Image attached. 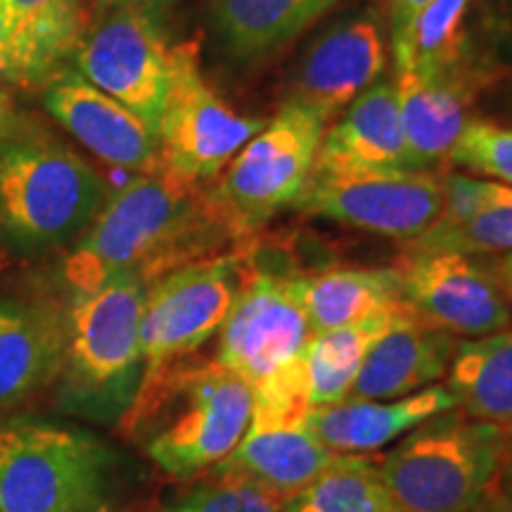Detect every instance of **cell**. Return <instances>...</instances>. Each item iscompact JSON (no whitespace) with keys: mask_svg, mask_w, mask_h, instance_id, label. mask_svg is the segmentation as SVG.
<instances>
[{"mask_svg":"<svg viewBox=\"0 0 512 512\" xmlns=\"http://www.w3.org/2000/svg\"><path fill=\"white\" fill-rule=\"evenodd\" d=\"M252 242L228 219L207 183L159 166L107 197L69 249L62 285L67 294L91 292L124 271H136L152 285L174 268L238 252Z\"/></svg>","mask_w":512,"mask_h":512,"instance_id":"obj_1","label":"cell"},{"mask_svg":"<svg viewBox=\"0 0 512 512\" xmlns=\"http://www.w3.org/2000/svg\"><path fill=\"white\" fill-rule=\"evenodd\" d=\"M252 411V384L216 358L192 356L143 377L117 427L166 475L195 479L238 448Z\"/></svg>","mask_w":512,"mask_h":512,"instance_id":"obj_2","label":"cell"},{"mask_svg":"<svg viewBox=\"0 0 512 512\" xmlns=\"http://www.w3.org/2000/svg\"><path fill=\"white\" fill-rule=\"evenodd\" d=\"M150 283L136 271L112 275L64 299V349L55 377L57 408L119 425L143 380L140 318Z\"/></svg>","mask_w":512,"mask_h":512,"instance_id":"obj_3","label":"cell"},{"mask_svg":"<svg viewBox=\"0 0 512 512\" xmlns=\"http://www.w3.org/2000/svg\"><path fill=\"white\" fill-rule=\"evenodd\" d=\"M510 439L453 408L420 422L377 467L403 512H496Z\"/></svg>","mask_w":512,"mask_h":512,"instance_id":"obj_4","label":"cell"},{"mask_svg":"<svg viewBox=\"0 0 512 512\" xmlns=\"http://www.w3.org/2000/svg\"><path fill=\"white\" fill-rule=\"evenodd\" d=\"M107 197L98 171L41 124L0 145V238L17 252L76 242Z\"/></svg>","mask_w":512,"mask_h":512,"instance_id":"obj_5","label":"cell"},{"mask_svg":"<svg viewBox=\"0 0 512 512\" xmlns=\"http://www.w3.org/2000/svg\"><path fill=\"white\" fill-rule=\"evenodd\" d=\"M119 460L105 441L48 422L0 427V512H114Z\"/></svg>","mask_w":512,"mask_h":512,"instance_id":"obj_6","label":"cell"},{"mask_svg":"<svg viewBox=\"0 0 512 512\" xmlns=\"http://www.w3.org/2000/svg\"><path fill=\"white\" fill-rule=\"evenodd\" d=\"M254 242L238 252L174 268L147 287L140 318L143 377L200 356L219 335L230 306L252 271Z\"/></svg>","mask_w":512,"mask_h":512,"instance_id":"obj_7","label":"cell"},{"mask_svg":"<svg viewBox=\"0 0 512 512\" xmlns=\"http://www.w3.org/2000/svg\"><path fill=\"white\" fill-rule=\"evenodd\" d=\"M325 121L299 102L287 100L233 157L211 195L245 238H254L278 211L292 207L309 181Z\"/></svg>","mask_w":512,"mask_h":512,"instance_id":"obj_8","label":"cell"},{"mask_svg":"<svg viewBox=\"0 0 512 512\" xmlns=\"http://www.w3.org/2000/svg\"><path fill=\"white\" fill-rule=\"evenodd\" d=\"M292 207L306 216L411 242L444 214V178L427 169L311 174Z\"/></svg>","mask_w":512,"mask_h":512,"instance_id":"obj_9","label":"cell"},{"mask_svg":"<svg viewBox=\"0 0 512 512\" xmlns=\"http://www.w3.org/2000/svg\"><path fill=\"white\" fill-rule=\"evenodd\" d=\"M102 12L105 15L83 31L72 69L128 107L159 138V121L174 76V46L166 41L152 12L138 8Z\"/></svg>","mask_w":512,"mask_h":512,"instance_id":"obj_10","label":"cell"},{"mask_svg":"<svg viewBox=\"0 0 512 512\" xmlns=\"http://www.w3.org/2000/svg\"><path fill=\"white\" fill-rule=\"evenodd\" d=\"M268 124L240 117L219 98L200 69L195 43L174 46V76L159 121V157L164 169L209 183Z\"/></svg>","mask_w":512,"mask_h":512,"instance_id":"obj_11","label":"cell"},{"mask_svg":"<svg viewBox=\"0 0 512 512\" xmlns=\"http://www.w3.org/2000/svg\"><path fill=\"white\" fill-rule=\"evenodd\" d=\"M290 273L256 264L252 247V271L219 330L216 361L252 389L302 356L313 335Z\"/></svg>","mask_w":512,"mask_h":512,"instance_id":"obj_12","label":"cell"},{"mask_svg":"<svg viewBox=\"0 0 512 512\" xmlns=\"http://www.w3.org/2000/svg\"><path fill=\"white\" fill-rule=\"evenodd\" d=\"M396 271L401 304L434 328L463 339L512 328V309L489 256L403 249Z\"/></svg>","mask_w":512,"mask_h":512,"instance_id":"obj_13","label":"cell"},{"mask_svg":"<svg viewBox=\"0 0 512 512\" xmlns=\"http://www.w3.org/2000/svg\"><path fill=\"white\" fill-rule=\"evenodd\" d=\"M86 27V0H0V81L41 93L72 67Z\"/></svg>","mask_w":512,"mask_h":512,"instance_id":"obj_14","label":"cell"},{"mask_svg":"<svg viewBox=\"0 0 512 512\" xmlns=\"http://www.w3.org/2000/svg\"><path fill=\"white\" fill-rule=\"evenodd\" d=\"M41 98L50 117L102 162L138 174L162 166L157 133L76 69H64L43 88Z\"/></svg>","mask_w":512,"mask_h":512,"instance_id":"obj_15","label":"cell"},{"mask_svg":"<svg viewBox=\"0 0 512 512\" xmlns=\"http://www.w3.org/2000/svg\"><path fill=\"white\" fill-rule=\"evenodd\" d=\"M384 67L387 50L380 24L366 15L349 19L313 43L290 100L330 121L366 93Z\"/></svg>","mask_w":512,"mask_h":512,"instance_id":"obj_16","label":"cell"},{"mask_svg":"<svg viewBox=\"0 0 512 512\" xmlns=\"http://www.w3.org/2000/svg\"><path fill=\"white\" fill-rule=\"evenodd\" d=\"M458 337L434 328L403 306L363 358L347 401H394L446 377Z\"/></svg>","mask_w":512,"mask_h":512,"instance_id":"obj_17","label":"cell"},{"mask_svg":"<svg viewBox=\"0 0 512 512\" xmlns=\"http://www.w3.org/2000/svg\"><path fill=\"white\" fill-rule=\"evenodd\" d=\"M415 169L403 138L394 83L370 86L323 136L311 174Z\"/></svg>","mask_w":512,"mask_h":512,"instance_id":"obj_18","label":"cell"},{"mask_svg":"<svg viewBox=\"0 0 512 512\" xmlns=\"http://www.w3.org/2000/svg\"><path fill=\"white\" fill-rule=\"evenodd\" d=\"M64 349V302H0V408L55 382Z\"/></svg>","mask_w":512,"mask_h":512,"instance_id":"obj_19","label":"cell"},{"mask_svg":"<svg viewBox=\"0 0 512 512\" xmlns=\"http://www.w3.org/2000/svg\"><path fill=\"white\" fill-rule=\"evenodd\" d=\"M456 399L444 384L394 401H342L316 408L306 427L339 456H368L399 441L432 415L453 411Z\"/></svg>","mask_w":512,"mask_h":512,"instance_id":"obj_20","label":"cell"},{"mask_svg":"<svg viewBox=\"0 0 512 512\" xmlns=\"http://www.w3.org/2000/svg\"><path fill=\"white\" fill-rule=\"evenodd\" d=\"M446 207L453 221H437L403 249L475 256L512 252V185L453 176L446 188Z\"/></svg>","mask_w":512,"mask_h":512,"instance_id":"obj_21","label":"cell"},{"mask_svg":"<svg viewBox=\"0 0 512 512\" xmlns=\"http://www.w3.org/2000/svg\"><path fill=\"white\" fill-rule=\"evenodd\" d=\"M396 100L403 138L415 169H425L451 155L470 110V88L453 72L422 74L396 67Z\"/></svg>","mask_w":512,"mask_h":512,"instance_id":"obj_22","label":"cell"},{"mask_svg":"<svg viewBox=\"0 0 512 512\" xmlns=\"http://www.w3.org/2000/svg\"><path fill=\"white\" fill-rule=\"evenodd\" d=\"M337 456L309 427L249 425L238 448L211 470L247 479L287 501L323 475Z\"/></svg>","mask_w":512,"mask_h":512,"instance_id":"obj_23","label":"cell"},{"mask_svg":"<svg viewBox=\"0 0 512 512\" xmlns=\"http://www.w3.org/2000/svg\"><path fill=\"white\" fill-rule=\"evenodd\" d=\"M292 290L313 332L344 328L401 304L399 271L394 268H325L290 273Z\"/></svg>","mask_w":512,"mask_h":512,"instance_id":"obj_24","label":"cell"},{"mask_svg":"<svg viewBox=\"0 0 512 512\" xmlns=\"http://www.w3.org/2000/svg\"><path fill=\"white\" fill-rule=\"evenodd\" d=\"M444 387L467 418L512 434V330L460 339Z\"/></svg>","mask_w":512,"mask_h":512,"instance_id":"obj_25","label":"cell"},{"mask_svg":"<svg viewBox=\"0 0 512 512\" xmlns=\"http://www.w3.org/2000/svg\"><path fill=\"white\" fill-rule=\"evenodd\" d=\"M339 0H211V22L235 60H254L285 46Z\"/></svg>","mask_w":512,"mask_h":512,"instance_id":"obj_26","label":"cell"},{"mask_svg":"<svg viewBox=\"0 0 512 512\" xmlns=\"http://www.w3.org/2000/svg\"><path fill=\"white\" fill-rule=\"evenodd\" d=\"M401 309L403 304H396L392 309L373 313L344 328L313 332L299 356L306 384H309L313 411L347 401L358 370L363 366V358L377 342V337L389 330Z\"/></svg>","mask_w":512,"mask_h":512,"instance_id":"obj_27","label":"cell"},{"mask_svg":"<svg viewBox=\"0 0 512 512\" xmlns=\"http://www.w3.org/2000/svg\"><path fill=\"white\" fill-rule=\"evenodd\" d=\"M283 512H403L377 460L337 456L323 475L285 501Z\"/></svg>","mask_w":512,"mask_h":512,"instance_id":"obj_28","label":"cell"},{"mask_svg":"<svg viewBox=\"0 0 512 512\" xmlns=\"http://www.w3.org/2000/svg\"><path fill=\"white\" fill-rule=\"evenodd\" d=\"M467 5L470 0H432L394 46L396 67H413L422 74L453 72L465 55Z\"/></svg>","mask_w":512,"mask_h":512,"instance_id":"obj_29","label":"cell"},{"mask_svg":"<svg viewBox=\"0 0 512 512\" xmlns=\"http://www.w3.org/2000/svg\"><path fill=\"white\" fill-rule=\"evenodd\" d=\"M166 512H283L285 498L247 479L209 470L195 477Z\"/></svg>","mask_w":512,"mask_h":512,"instance_id":"obj_30","label":"cell"},{"mask_svg":"<svg viewBox=\"0 0 512 512\" xmlns=\"http://www.w3.org/2000/svg\"><path fill=\"white\" fill-rule=\"evenodd\" d=\"M311 413L309 384L299 358L254 387L252 427H306Z\"/></svg>","mask_w":512,"mask_h":512,"instance_id":"obj_31","label":"cell"},{"mask_svg":"<svg viewBox=\"0 0 512 512\" xmlns=\"http://www.w3.org/2000/svg\"><path fill=\"white\" fill-rule=\"evenodd\" d=\"M448 157L470 174L512 185V128L470 119Z\"/></svg>","mask_w":512,"mask_h":512,"instance_id":"obj_32","label":"cell"},{"mask_svg":"<svg viewBox=\"0 0 512 512\" xmlns=\"http://www.w3.org/2000/svg\"><path fill=\"white\" fill-rule=\"evenodd\" d=\"M36 126L38 121L17 105L12 88L0 81V145L17 136H24Z\"/></svg>","mask_w":512,"mask_h":512,"instance_id":"obj_33","label":"cell"},{"mask_svg":"<svg viewBox=\"0 0 512 512\" xmlns=\"http://www.w3.org/2000/svg\"><path fill=\"white\" fill-rule=\"evenodd\" d=\"M432 0H389L392 5V41L394 46L406 38L413 22L420 17V12L430 5Z\"/></svg>","mask_w":512,"mask_h":512,"instance_id":"obj_34","label":"cell"},{"mask_svg":"<svg viewBox=\"0 0 512 512\" xmlns=\"http://www.w3.org/2000/svg\"><path fill=\"white\" fill-rule=\"evenodd\" d=\"M489 264H491V268H494L498 285H501L505 299H508V304L512 309V252L489 256Z\"/></svg>","mask_w":512,"mask_h":512,"instance_id":"obj_35","label":"cell"},{"mask_svg":"<svg viewBox=\"0 0 512 512\" xmlns=\"http://www.w3.org/2000/svg\"><path fill=\"white\" fill-rule=\"evenodd\" d=\"M174 0H98L100 10H114V8H138L145 12L162 10L166 5H171Z\"/></svg>","mask_w":512,"mask_h":512,"instance_id":"obj_36","label":"cell"},{"mask_svg":"<svg viewBox=\"0 0 512 512\" xmlns=\"http://www.w3.org/2000/svg\"><path fill=\"white\" fill-rule=\"evenodd\" d=\"M496 512H512V482L501 484V494H498Z\"/></svg>","mask_w":512,"mask_h":512,"instance_id":"obj_37","label":"cell"},{"mask_svg":"<svg viewBox=\"0 0 512 512\" xmlns=\"http://www.w3.org/2000/svg\"><path fill=\"white\" fill-rule=\"evenodd\" d=\"M503 482H512V439H510V451H508V460H505ZM503 482H501V484H503Z\"/></svg>","mask_w":512,"mask_h":512,"instance_id":"obj_38","label":"cell"},{"mask_svg":"<svg viewBox=\"0 0 512 512\" xmlns=\"http://www.w3.org/2000/svg\"><path fill=\"white\" fill-rule=\"evenodd\" d=\"M0 261H3V247H0Z\"/></svg>","mask_w":512,"mask_h":512,"instance_id":"obj_39","label":"cell"}]
</instances>
